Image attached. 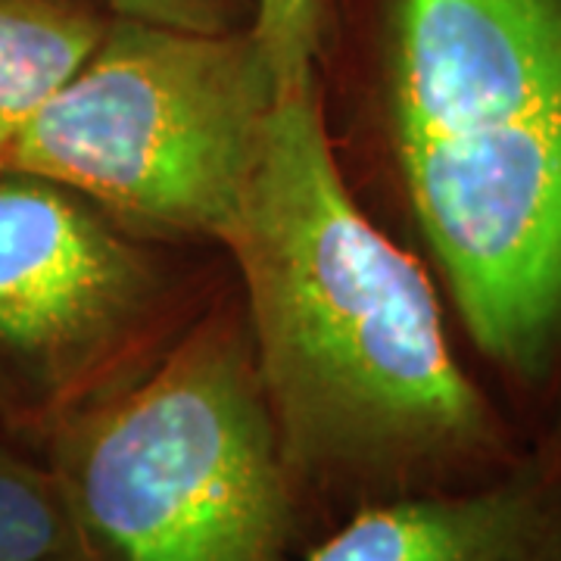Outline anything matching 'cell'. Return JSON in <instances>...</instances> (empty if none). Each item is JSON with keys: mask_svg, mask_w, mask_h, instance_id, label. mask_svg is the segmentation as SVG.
Instances as JSON below:
<instances>
[{"mask_svg": "<svg viewBox=\"0 0 561 561\" xmlns=\"http://www.w3.org/2000/svg\"><path fill=\"white\" fill-rule=\"evenodd\" d=\"M221 243L290 478L390 500L496 481L530 456L456 356L424 265L350 197L316 88L275 103Z\"/></svg>", "mask_w": 561, "mask_h": 561, "instance_id": "obj_1", "label": "cell"}, {"mask_svg": "<svg viewBox=\"0 0 561 561\" xmlns=\"http://www.w3.org/2000/svg\"><path fill=\"white\" fill-rule=\"evenodd\" d=\"M409 219L483 365L561 440V0H365Z\"/></svg>", "mask_w": 561, "mask_h": 561, "instance_id": "obj_2", "label": "cell"}, {"mask_svg": "<svg viewBox=\"0 0 561 561\" xmlns=\"http://www.w3.org/2000/svg\"><path fill=\"white\" fill-rule=\"evenodd\" d=\"M47 446L88 561H278L294 478L234 331L201 328Z\"/></svg>", "mask_w": 561, "mask_h": 561, "instance_id": "obj_3", "label": "cell"}, {"mask_svg": "<svg viewBox=\"0 0 561 561\" xmlns=\"http://www.w3.org/2000/svg\"><path fill=\"white\" fill-rule=\"evenodd\" d=\"M275 103L250 28L201 35L113 16L0 172L57 181L135 225L221 241Z\"/></svg>", "mask_w": 561, "mask_h": 561, "instance_id": "obj_4", "label": "cell"}, {"mask_svg": "<svg viewBox=\"0 0 561 561\" xmlns=\"http://www.w3.org/2000/svg\"><path fill=\"white\" fill-rule=\"evenodd\" d=\"M153 294L138 253L76 191L0 172V419L47 437L101 397Z\"/></svg>", "mask_w": 561, "mask_h": 561, "instance_id": "obj_5", "label": "cell"}, {"mask_svg": "<svg viewBox=\"0 0 561 561\" xmlns=\"http://www.w3.org/2000/svg\"><path fill=\"white\" fill-rule=\"evenodd\" d=\"M306 561H561V443L496 481L378 500Z\"/></svg>", "mask_w": 561, "mask_h": 561, "instance_id": "obj_6", "label": "cell"}, {"mask_svg": "<svg viewBox=\"0 0 561 561\" xmlns=\"http://www.w3.org/2000/svg\"><path fill=\"white\" fill-rule=\"evenodd\" d=\"M106 25L84 0H0V169L41 106L98 50Z\"/></svg>", "mask_w": 561, "mask_h": 561, "instance_id": "obj_7", "label": "cell"}, {"mask_svg": "<svg viewBox=\"0 0 561 561\" xmlns=\"http://www.w3.org/2000/svg\"><path fill=\"white\" fill-rule=\"evenodd\" d=\"M0 561H88L50 465L0 437Z\"/></svg>", "mask_w": 561, "mask_h": 561, "instance_id": "obj_8", "label": "cell"}, {"mask_svg": "<svg viewBox=\"0 0 561 561\" xmlns=\"http://www.w3.org/2000/svg\"><path fill=\"white\" fill-rule=\"evenodd\" d=\"M328 13L331 0H256L250 35L260 44L278 101L316 88Z\"/></svg>", "mask_w": 561, "mask_h": 561, "instance_id": "obj_9", "label": "cell"}, {"mask_svg": "<svg viewBox=\"0 0 561 561\" xmlns=\"http://www.w3.org/2000/svg\"><path fill=\"white\" fill-rule=\"evenodd\" d=\"M113 16L150 25H165L179 32H243L253 25L256 0H103Z\"/></svg>", "mask_w": 561, "mask_h": 561, "instance_id": "obj_10", "label": "cell"}]
</instances>
